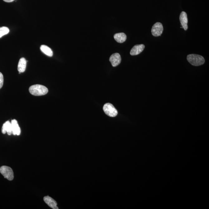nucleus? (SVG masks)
<instances>
[{
  "label": "nucleus",
  "mask_w": 209,
  "mask_h": 209,
  "mask_svg": "<svg viewBox=\"0 0 209 209\" xmlns=\"http://www.w3.org/2000/svg\"><path fill=\"white\" fill-rule=\"evenodd\" d=\"M29 90L30 94L36 96L44 95L48 92L47 88L43 85H32L30 87Z\"/></svg>",
  "instance_id": "obj_1"
},
{
  "label": "nucleus",
  "mask_w": 209,
  "mask_h": 209,
  "mask_svg": "<svg viewBox=\"0 0 209 209\" xmlns=\"http://www.w3.org/2000/svg\"><path fill=\"white\" fill-rule=\"evenodd\" d=\"M187 60L190 63L194 66L202 65L205 62L204 58L202 56L197 54H189L187 56Z\"/></svg>",
  "instance_id": "obj_2"
},
{
  "label": "nucleus",
  "mask_w": 209,
  "mask_h": 209,
  "mask_svg": "<svg viewBox=\"0 0 209 209\" xmlns=\"http://www.w3.org/2000/svg\"><path fill=\"white\" fill-rule=\"evenodd\" d=\"M0 173L4 176L5 178L9 181H12L13 179L14 173L11 167L3 166L0 167Z\"/></svg>",
  "instance_id": "obj_3"
},
{
  "label": "nucleus",
  "mask_w": 209,
  "mask_h": 209,
  "mask_svg": "<svg viewBox=\"0 0 209 209\" xmlns=\"http://www.w3.org/2000/svg\"><path fill=\"white\" fill-rule=\"evenodd\" d=\"M103 110L104 113L109 117H115L118 114V112L116 109L114 107L113 104L110 103L104 104Z\"/></svg>",
  "instance_id": "obj_4"
},
{
  "label": "nucleus",
  "mask_w": 209,
  "mask_h": 209,
  "mask_svg": "<svg viewBox=\"0 0 209 209\" xmlns=\"http://www.w3.org/2000/svg\"><path fill=\"white\" fill-rule=\"evenodd\" d=\"M163 31L162 24L160 22H157L154 24L152 28V33L153 36H158L162 34Z\"/></svg>",
  "instance_id": "obj_5"
},
{
  "label": "nucleus",
  "mask_w": 209,
  "mask_h": 209,
  "mask_svg": "<svg viewBox=\"0 0 209 209\" xmlns=\"http://www.w3.org/2000/svg\"><path fill=\"white\" fill-rule=\"evenodd\" d=\"M109 61L113 67L117 66L121 62V56L119 53H115L110 56Z\"/></svg>",
  "instance_id": "obj_6"
},
{
  "label": "nucleus",
  "mask_w": 209,
  "mask_h": 209,
  "mask_svg": "<svg viewBox=\"0 0 209 209\" xmlns=\"http://www.w3.org/2000/svg\"><path fill=\"white\" fill-rule=\"evenodd\" d=\"M179 19L182 28L186 31L188 29V19L187 13L184 11L182 12L180 15Z\"/></svg>",
  "instance_id": "obj_7"
},
{
  "label": "nucleus",
  "mask_w": 209,
  "mask_h": 209,
  "mask_svg": "<svg viewBox=\"0 0 209 209\" xmlns=\"http://www.w3.org/2000/svg\"><path fill=\"white\" fill-rule=\"evenodd\" d=\"M145 48L143 44L136 45L133 46L130 51L131 56H136L142 52Z\"/></svg>",
  "instance_id": "obj_8"
},
{
  "label": "nucleus",
  "mask_w": 209,
  "mask_h": 209,
  "mask_svg": "<svg viewBox=\"0 0 209 209\" xmlns=\"http://www.w3.org/2000/svg\"><path fill=\"white\" fill-rule=\"evenodd\" d=\"M43 200L49 206V207L53 209H58V207H57V203L55 200L52 199V197L46 196L43 198Z\"/></svg>",
  "instance_id": "obj_9"
},
{
  "label": "nucleus",
  "mask_w": 209,
  "mask_h": 209,
  "mask_svg": "<svg viewBox=\"0 0 209 209\" xmlns=\"http://www.w3.org/2000/svg\"><path fill=\"white\" fill-rule=\"evenodd\" d=\"M11 124V126H12V134L14 135H20L21 134V129L17 120L15 119L12 120Z\"/></svg>",
  "instance_id": "obj_10"
},
{
  "label": "nucleus",
  "mask_w": 209,
  "mask_h": 209,
  "mask_svg": "<svg viewBox=\"0 0 209 209\" xmlns=\"http://www.w3.org/2000/svg\"><path fill=\"white\" fill-rule=\"evenodd\" d=\"M2 132L4 134L7 133L9 135L12 134V126L11 122L7 121L4 124L2 129Z\"/></svg>",
  "instance_id": "obj_11"
},
{
  "label": "nucleus",
  "mask_w": 209,
  "mask_h": 209,
  "mask_svg": "<svg viewBox=\"0 0 209 209\" xmlns=\"http://www.w3.org/2000/svg\"><path fill=\"white\" fill-rule=\"evenodd\" d=\"M26 60L24 58H22L19 61L18 67H17L19 73H23L24 72H25L26 68Z\"/></svg>",
  "instance_id": "obj_12"
},
{
  "label": "nucleus",
  "mask_w": 209,
  "mask_h": 209,
  "mask_svg": "<svg viewBox=\"0 0 209 209\" xmlns=\"http://www.w3.org/2000/svg\"><path fill=\"white\" fill-rule=\"evenodd\" d=\"M114 38L117 42L123 43L126 41L127 36L124 33H118L114 35Z\"/></svg>",
  "instance_id": "obj_13"
},
{
  "label": "nucleus",
  "mask_w": 209,
  "mask_h": 209,
  "mask_svg": "<svg viewBox=\"0 0 209 209\" xmlns=\"http://www.w3.org/2000/svg\"><path fill=\"white\" fill-rule=\"evenodd\" d=\"M41 50L44 54L46 55L49 57H52L53 56V52L50 48L48 47L46 45H42L41 46Z\"/></svg>",
  "instance_id": "obj_14"
},
{
  "label": "nucleus",
  "mask_w": 209,
  "mask_h": 209,
  "mask_svg": "<svg viewBox=\"0 0 209 209\" xmlns=\"http://www.w3.org/2000/svg\"><path fill=\"white\" fill-rule=\"evenodd\" d=\"M9 32V30L7 27H0V38L4 35L7 34Z\"/></svg>",
  "instance_id": "obj_15"
},
{
  "label": "nucleus",
  "mask_w": 209,
  "mask_h": 209,
  "mask_svg": "<svg viewBox=\"0 0 209 209\" xmlns=\"http://www.w3.org/2000/svg\"><path fill=\"white\" fill-rule=\"evenodd\" d=\"M4 83V77L2 73L0 72V89L2 87Z\"/></svg>",
  "instance_id": "obj_16"
},
{
  "label": "nucleus",
  "mask_w": 209,
  "mask_h": 209,
  "mask_svg": "<svg viewBox=\"0 0 209 209\" xmlns=\"http://www.w3.org/2000/svg\"><path fill=\"white\" fill-rule=\"evenodd\" d=\"M4 2H11L14 1V0H3Z\"/></svg>",
  "instance_id": "obj_17"
}]
</instances>
